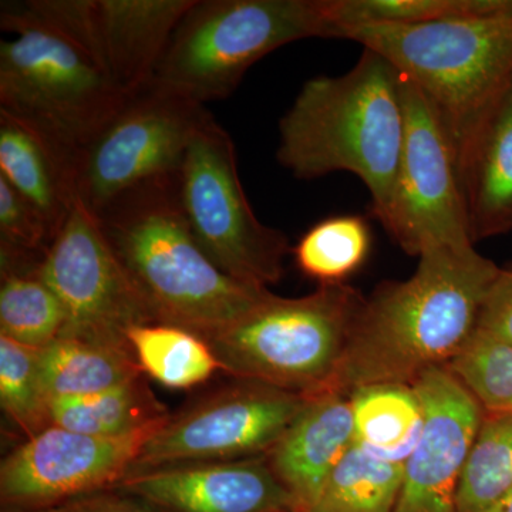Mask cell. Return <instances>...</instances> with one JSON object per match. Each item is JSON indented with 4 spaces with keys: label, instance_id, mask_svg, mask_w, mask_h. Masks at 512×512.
I'll return each instance as SVG.
<instances>
[{
    "label": "cell",
    "instance_id": "cell-1",
    "mask_svg": "<svg viewBox=\"0 0 512 512\" xmlns=\"http://www.w3.org/2000/svg\"><path fill=\"white\" fill-rule=\"evenodd\" d=\"M498 272L476 247L424 252L410 278L384 281L366 296L326 392L348 396L367 384H413L450 365L476 335Z\"/></svg>",
    "mask_w": 512,
    "mask_h": 512
},
{
    "label": "cell",
    "instance_id": "cell-2",
    "mask_svg": "<svg viewBox=\"0 0 512 512\" xmlns=\"http://www.w3.org/2000/svg\"><path fill=\"white\" fill-rule=\"evenodd\" d=\"M96 217L157 322L208 340L272 295L231 278L205 254L185 220L178 174L138 185Z\"/></svg>",
    "mask_w": 512,
    "mask_h": 512
},
{
    "label": "cell",
    "instance_id": "cell-3",
    "mask_svg": "<svg viewBox=\"0 0 512 512\" xmlns=\"http://www.w3.org/2000/svg\"><path fill=\"white\" fill-rule=\"evenodd\" d=\"M278 131L276 158L293 177L356 175L376 217L389 201L402 153V76L384 57L363 49L348 73L303 84Z\"/></svg>",
    "mask_w": 512,
    "mask_h": 512
},
{
    "label": "cell",
    "instance_id": "cell-4",
    "mask_svg": "<svg viewBox=\"0 0 512 512\" xmlns=\"http://www.w3.org/2000/svg\"><path fill=\"white\" fill-rule=\"evenodd\" d=\"M384 57L433 104L457 154L512 87V0L483 15L345 30Z\"/></svg>",
    "mask_w": 512,
    "mask_h": 512
},
{
    "label": "cell",
    "instance_id": "cell-5",
    "mask_svg": "<svg viewBox=\"0 0 512 512\" xmlns=\"http://www.w3.org/2000/svg\"><path fill=\"white\" fill-rule=\"evenodd\" d=\"M0 113L43 138L67 167L77 163L128 99L79 43L22 2H2Z\"/></svg>",
    "mask_w": 512,
    "mask_h": 512
},
{
    "label": "cell",
    "instance_id": "cell-6",
    "mask_svg": "<svg viewBox=\"0 0 512 512\" xmlns=\"http://www.w3.org/2000/svg\"><path fill=\"white\" fill-rule=\"evenodd\" d=\"M365 301L349 284L318 286L302 298L272 293L208 343L234 379L316 396L338 372Z\"/></svg>",
    "mask_w": 512,
    "mask_h": 512
},
{
    "label": "cell",
    "instance_id": "cell-7",
    "mask_svg": "<svg viewBox=\"0 0 512 512\" xmlns=\"http://www.w3.org/2000/svg\"><path fill=\"white\" fill-rule=\"evenodd\" d=\"M311 37L330 39L325 0H194L153 84L204 106L231 96L269 53Z\"/></svg>",
    "mask_w": 512,
    "mask_h": 512
},
{
    "label": "cell",
    "instance_id": "cell-8",
    "mask_svg": "<svg viewBox=\"0 0 512 512\" xmlns=\"http://www.w3.org/2000/svg\"><path fill=\"white\" fill-rule=\"evenodd\" d=\"M178 192L192 234L218 268L262 288L281 282L292 251L288 238L256 218L239 180L234 141L210 111L191 138Z\"/></svg>",
    "mask_w": 512,
    "mask_h": 512
},
{
    "label": "cell",
    "instance_id": "cell-9",
    "mask_svg": "<svg viewBox=\"0 0 512 512\" xmlns=\"http://www.w3.org/2000/svg\"><path fill=\"white\" fill-rule=\"evenodd\" d=\"M402 92V153L389 201L375 218L410 256L419 258L436 248L474 247L456 146L433 104L403 76Z\"/></svg>",
    "mask_w": 512,
    "mask_h": 512
},
{
    "label": "cell",
    "instance_id": "cell-10",
    "mask_svg": "<svg viewBox=\"0 0 512 512\" xmlns=\"http://www.w3.org/2000/svg\"><path fill=\"white\" fill-rule=\"evenodd\" d=\"M207 111L153 83L128 97L80 157L77 198L97 215L138 185L180 173Z\"/></svg>",
    "mask_w": 512,
    "mask_h": 512
},
{
    "label": "cell",
    "instance_id": "cell-11",
    "mask_svg": "<svg viewBox=\"0 0 512 512\" xmlns=\"http://www.w3.org/2000/svg\"><path fill=\"white\" fill-rule=\"evenodd\" d=\"M40 275L63 306L60 338L131 350L128 332L157 322L96 215L79 198L53 239Z\"/></svg>",
    "mask_w": 512,
    "mask_h": 512
},
{
    "label": "cell",
    "instance_id": "cell-12",
    "mask_svg": "<svg viewBox=\"0 0 512 512\" xmlns=\"http://www.w3.org/2000/svg\"><path fill=\"white\" fill-rule=\"evenodd\" d=\"M306 400L268 384L235 379L168 417L147 441L130 474L266 456Z\"/></svg>",
    "mask_w": 512,
    "mask_h": 512
},
{
    "label": "cell",
    "instance_id": "cell-13",
    "mask_svg": "<svg viewBox=\"0 0 512 512\" xmlns=\"http://www.w3.org/2000/svg\"><path fill=\"white\" fill-rule=\"evenodd\" d=\"M194 0H28L33 16L62 30L124 96L153 83L175 28Z\"/></svg>",
    "mask_w": 512,
    "mask_h": 512
},
{
    "label": "cell",
    "instance_id": "cell-14",
    "mask_svg": "<svg viewBox=\"0 0 512 512\" xmlns=\"http://www.w3.org/2000/svg\"><path fill=\"white\" fill-rule=\"evenodd\" d=\"M158 429L111 439L52 424L3 458L2 508L52 507L114 490Z\"/></svg>",
    "mask_w": 512,
    "mask_h": 512
},
{
    "label": "cell",
    "instance_id": "cell-15",
    "mask_svg": "<svg viewBox=\"0 0 512 512\" xmlns=\"http://www.w3.org/2000/svg\"><path fill=\"white\" fill-rule=\"evenodd\" d=\"M423 406L419 443L404 463L396 512H457V493L484 409L447 367L412 384Z\"/></svg>",
    "mask_w": 512,
    "mask_h": 512
},
{
    "label": "cell",
    "instance_id": "cell-16",
    "mask_svg": "<svg viewBox=\"0 0 512 512\" xmlns=\"http://www.w3.org/2000/svg\"><path fill=\"white\" fill-rule=\"evenodd\" d=\"M114 490L157 512H296L266 456L151 468Z\"/></svg>",
    "mask_w": 512,
    "mask_h": 512
},
{
    "label": "cell",
    "instance_id": "cell-17",
    "mask_svg": "<svg viewBox=\"0 0 512 512\" xmlns=\"http://www.w3.org/2000/svg\"><path fill=\"white\" fill-rule=\"evenodd\" d=\"M352 446L349 396L323 392L308 397L284 436L266 454V460L291 494L296 512H305Z\"/></svg>",
    "mask_w": 512,
    "mask_h": 512
},
{
    "label": "cell",
    "instance_id": "cell-18",
    "mask_svg": "<svg viewBox=\"0 0 512 512\" xmlns=\"http://www.w3.org/2000/svg\"><path fill=\"white\" fill-rule=\"evenodd\" d=\"M474 244L512 232V87L458 153Z\"/></svg>",
    "mask_w": 512,
    "mask_h": 512
},
{
    "label": "cell",
    "instance_id": "cell-19",
    "mask_svg": "<svg viewBox=\"0 0 512 512\" xmlns=\"http://www.w3.org/2000/svg\"><path fill=\"white\" fill-rule=\"evenodd\" d=\"M0 177L32 205L55 237L77 200L73 171L25 124L0 113Z\"/></svg>",
    "mask_w": 512,
    "mask_h": 512
},
{
    "label": "cell",
    "instance_id": "cell-20",
    "mask_svg": "<svg viewBox=\"0 0 512 512\" xmlns=\"http://www.w3.org/2000/svg\"><path fill=\"white\" fill-rule=\"evenodd\" d=\"M348 396L353 444L370 456L404 466L419 443L424 423L423 406L412 384H367Z\"/></svg>",
    "mask_w": 512,
    "mask_h": 512
},
{
    "label": "cell",
    "instance_id": "cell-21",
    "mask_svg": "<svg viewBox=\"0 0 512 512\" xmlns=\"http://www.w3.org/2000/svg\"><path fill=\"white\" fill-rule=\"evenodd\" d=\"M170 414L143 376L104 392L50 402V421L96 437H127L158 429Z\"/></svg>",
    "mask_w": 512,
    "mask_h": 512
},
{
    "label": "cell",
    "instance_id": "cell-22",
    "mask_svg": "<svg viewBox=\"0 0 512 512\" xmlns=\"http://www.w3.org/2000/svg\"><path fill=\"white\" fill-rule=\"evenodd\" d=\"M40 375L50 402L90 396L144 375L131 350L57 338L39 350Z\"/></svg>",
    "mask_w": 512,
    "mask_h": 512
},
{
    "label": "cell",
    "instance_id": "cell-23",
    "mask_svg": "<svg viewBox=\"0 0 512 512\" xmlns=\"http://www.w3.org/2000/svg\"><path fill=\"white\" fill-rule=\"evenodd\" d=\"M127 339L141 372L168 389H194L222 370L208 340L180 326L147 323Z\"/></svg>",
    "mask_w": 512,
    "mask_h": 512
},
{
    "label": "cell",
    "instance_id": "cell-24",
    "mask_svg": "<svg viewBox=\"0 0 512 512\" xmlns=\"http://www.w3.org/2000/svg\"><path fill=\"white\" fill-rule=\"evenodd\" d=\"M403 464L370 456L353 444L305 512H396Z\"/></svg>",
    "mask_w": 512,
    "mask_h": 512
},
{
    "label": "cell",
    "instance_id": "cell-25",
    "mask_svg": "<svg viewBox=\"0 0 512 512\" xmlns=\"http://www.w3.org/2000/svg\"><path fill=\"white\" fill-rule=\"evenodd\" d=\"M63 306L40 268L2 271L0 336L42 350L62 335Z\"/></svg>",
    "mask_w": 512,
    "mask_h": 512
},
{
    "label": "cell",
    "instance_id": "cell-26",
    "mask_svg": "<svg viewBox=\"0 0 512 512\" xmlns=\"http://www.w3.org/2000/svg\"><path fill=\"white\" fill-rule=\"evenodd\" d=\"M372 249V232L363 217L339 215L313 225L292 249L295 264L319 286L348 284Z\"/></svg>",
    "mask_w": 512,
    "mask_h": 512
},
{
    "label": "cell",
    "instance_id": "cell-27",
    "mask_svg": "<svg viewBox=\"0 0 512 512\" xmlns=\"http://www.w3.org/2000/svg\"><path fill=\"white\" fill-rule=\"evenodd\" d=\"M512 490V414L484 412L457 493V512H480Z\"/></svg>",
    "mask_w": 512,
    "mask_h": 512
},
{
    "label": "cell",
    "instance_id": "cell-28",
    "mask_svg": "<svg viewBox=\"0 0 512 512\" xmlns=\"http://www.w3.org/2000/svg\"><path fill=\"white\" fill-rule=\"evenodd\" d=\"M0 406L25 436L52 426L50 399L40 375L39 350L0 336Z\"/></svg>",
    "mask_w": 512,
    "mask_h": 512
},
{
    "label": "cell",
    "instance_id": "cell-29",
    "mask_svg": "<svg viewBox=\"0 0 512 512\" xmlns=\"http://www.w3.org/2000/svg\"><path fill=\"white\" fill-rule=\"evenodd\" d=\"M447 369L488 413L512 414V345L476 338Z\"/></svg>",
    "mask_w": 512,
    "mask_h": 512
},
{
    "label": "cell",
    "instance_id": "cell-30",
    "mask_svg": "<svg viewBox=\"0 0 512 512\" xmlns=\"http://www.w3.org/2000/svg\"><path fill=\"white\" fill-rule=\"evenodd\" d=\"M55 234L15 188L0 177V262L3 266L40 265Z\"/></svg>",
    "mask_w": 512,
    "mask_h": 512
},
{
    "label": "cell",
    "instance_id": "cell-31",
    "mask_svg": "<svg viewBox=\"0 0 512 512\" xmlns=\"http://www.w3.org/2000/svg\"><path fill=\"white\" fill-rule=\"evenodd\" d=\"M474 336L512 345V265L500 268L485 299Z\"/></svg>",
    "mask_w": 512,
    "mask_h": 512
},
{
    "label": "cell",
    "instance_id": "cell-32",
    "mask_svg": "<svg viewBox=\"0 0 512 512\" xmlns=\"http://www.w3.org/2000/svg\"><path fill=\"white\" fill-rule=\"evenodd\" d=\"M82 512H157L143 501L119 490L103 491L83 498Z\"/></svg>",
    "mask_w": 512,
    "mask_h": 512
},
{
    "label": "cell",
    "instance_id": "cell-33",
    "mask_svg": "<svg viewBox=\"0 0 512 512\" xmlns=\"http://www.w3.org/2000/svg\"><path fill=\"white\" fill-rule=\"evenodd\" d=\"M83 498L67 501V503L52 505V507L43 508H2V512H82Z\"/></svg>",
    "mask_w": 512,
    "mask_h": 512
},
{
    "label": "cell",
    "instance_id": "cell-34",
    "mask_svg": "<svg viewBox=\"0 0 512 512\" xmlns=\"http://www.w3.org/2000/svg\"><path fill=\"white\" fill-rule=\"evenodd\" d=\"M480 512H512V490Z\"/></svg>",
    "mask_w": 512,
    "mask_h": 512
}]
</instances>
